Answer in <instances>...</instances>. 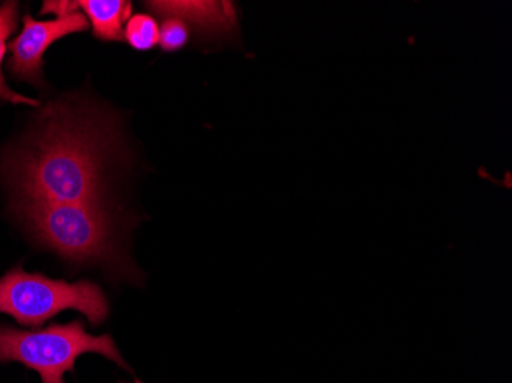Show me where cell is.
<instances>
[{
    "instance_id": "obj_1",
    "label": "cell",
    "mask_w": 512,
    "mask_h": 383,
    "mask_svg": "<svg viewBox=\"0 0 512 383\" xmlns=\"http://www.w3.org/2000/svg\"><path fill=\"white\" fill-rule=\"evenodd\" d=\"M28 203L100 204L102 148L96 129L74 118L51 123L17 166Z\"/></svg>"
},
{
    "instance_id": "obj_2",
    "label": "cell",
    "mask_w": 512,
    "mask_h": 383,
    "mask_svg": "<svg viewBox=\"0 0 512 383\" xmlns=\"http://www.w3.org/2000/svg\"><path fill=\"white\" fill-rule=\"evenodd\" d=\"M85 353L102 354L129 370L111 334H89L80 321L40 331L0 328V362L27 365L40 374L43 383H65L63 376L74 371L77 357Z\"/></svg>"
},
{
    "instance_id": "obj_3",
    "label": "cell",
    "mask_w": 512,
    "mask_h": 383,
    "mask_svg": "<svg viewBox=\"0 0 512 383\" xmlns=\"http://www.w3.org/2000/svg\"><path fill=\"white\" fill-rule=\"evenodd\" d=\"M77 310L91 324H102L108 316V301L99 285L88 281L68 284L39 273L14 269L0 279V313L19 324L40 327L63 310Z\"/></svg>"
},
{
    "instance_id": "obj_4",
    "label": "cell",
    "mask_w": 512,
    "mask_h": 383,
    "mask_svg": "<svg viewBox=\"0 0 512 383\" xmlns=\"http://www.w3.org/2000/svg\"><path fill=\"white\" fill-rule=\"evenodd\" d=\"M28 220L51 249L74 261L108 258L112 224L100 204L27 203Z\"/></svg>"
},
{
    "instance_id": "obj_5",
    "label": "cell",
    "mask_w": 512,
    "mask_h": 383,
    "mask_svg": "<svg viewBox=\"0 0 512 383\" xmlns=\"http://www.w3.org/2000/svg\"><path fill=\"white\" fill-rule=\"evenodd\" d=\"M88 27V19L79 11L48 22H39L31 16H25L22 33L10 45L11 59L8 66L11 73L20 79H39L43 54L50 45L68 34L88 30Z\"/></svg>"
},
{
    "instance_id": "obj_6",
    "label": "cell",
    "mask_w": 512,
    "mask_h": 383,
    "mask_svg": "<svg viewBox=\"0 0 512 383\" xmlns=\"http://www.w3.org/2000/svg\"><path fill=\"white\" fill-rule=\"evenodd\" d=\"M149 7L172 19H186L209 30L223 31L235 27L234 5L230 2H151Z\"/></svg>"
},
{
    "instance_id": "obj_7",
    "label": "cell",
    "mask_w": 512,
    "mask_h": 383,
    "mask_svg": "<svg viewBox=\"0 0 512 383\" xmlns=\"http://www.w3.org/2000/svg\"><path fill=\"white\" fill-rule=\"evenodd\" d=\"M74 10L85 11L96 37L102 40H122L123 23L131 16V2L123 0H82L73 2Z\"/></svg>"
},
{
    "instance_id": "obj_8",
    "label": "cell",
    "mask_w": 512,
    "mask_h": 383,
    "mask_svg": "<svg viewBox=\"0 0 512 383\" xmlns=\"http://www.w3.org/2000/svg\"><path fill=\"white\" fill-rule=\"evenodd\" d=\"M17 27V4L16 2H7L0 7V99L7 102L23 103V105L39 106V100L30 99L25 95L16 94L8 88L2 76V60L7 53V40L14 33Z\"/></svg>"
},
{
    "instance_id": "obj_9",
    "label": "cell",
    "mask_w": 512,
    "mask_h": 383,
    "mask_svg": "<svg viewBox=\"0 0 512 383\" xmlns=\"http://www.w3.org/2000/svg\"><path fill=\"white\" fill-rule=\"evenodd\" d=\"M123 36L135 50L148 51L158 45L160 27L154 17L148 16V14H137L129 20Z\"/></svg>"
},
{
    "instance_id": "obj_10",
    "label": "cell",
    "mask_w": 512,
    "mask_h": 383,
    "mask_svg": "<svg viewBox=\"0 0 512 383\" xmlns=\"http://www.w3.org/2000/svg\"><path fill=\"white\" fill-rule=\"evenodd\" d=\"M189 40V27L183 20L180 19H169L165 20V23L161 25L160 37H158V43H160L163 50L168 53H174V51L181 50Z\"/></svg>"
}]
</instances>
